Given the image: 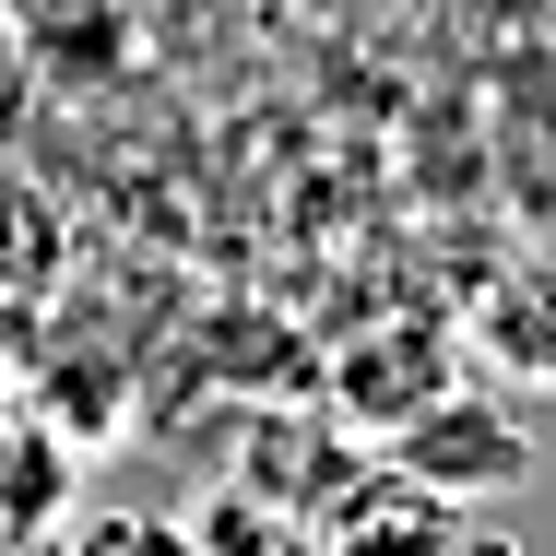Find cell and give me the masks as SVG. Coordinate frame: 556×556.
<instances>
[{
    "instance_id": "2",
    "label": "cell",
    "mask_w": 556,
    "mask_h": 556,
    "mask_svg": "<svg viewBox=\"0 0 556 556\" xmlns=\"http://www.w3.org/2000/svg\"><path fill=\"white\" fill-rule=\"evenodd\" d=\"M462 391V355H450V332H427V320H403V332H367L355 355H332V403L355 415V427H379V439H403L427 403H450Z\"/></svg>"
},
{
    "instance_id": "4",
    "label": "cell",
    "mask_w": 556,
    "mask_h": 556,
    "mask_svg": "<svg viewBox=\"0 0 556 556\" xmlns=\"http://www.w3.org/2000/svg\"><path fill=\"white\" fill-rule=\"evenodd\" d=\"M84 497V450L60 427H0V545H60Z\"/></svg>"
},
{
    "instance_id": "5",
    "label": "cell",
    "mask_w": 556,
    "mask_h": 556,
    "mask_svg": "<svg viewBox=\"0 0 556 556\" xmlns=\"http://www.w3.org/2000/svg\"><path fill=\"white\" fill-rule=\"evenodd\" d=\"M48 285H60V214H48V190L0 178V308H36Z\"/></svg>"
},
{
    "instance_id": "6",
    "label": "cell",
    "mask_w": 556,
    "mask_h": 556,
    "mask_svg": "<svg viewBox=\"0 0 556 556\" xmlns=\"http://www.w3.org/2000/svg\"><path fill=\"white\" fill-rule=\"evenodd\" d=\"M190 545L202 556H296V521H285L261 485H214V497L190 509Z\"/></svg>"
},
{
    "instance_id": "1",
    "label": "cell",
    "mask_w": 556,
    "mask_h": 556,
    "mask_svg": "<svg viewBox=\"0 0 556 556\" xmlns=\"http://www.w3.org/2000/svg\"><path fill=\"white\" fill-rule=\"evenodd\" d=\"M403 485H427V497H450V509H473V497H509V485H533V427L509 415V403H485V391H450V403H427L403 439L379 450Z\"/></svg>"
},
{
    "instance_id": "7",
    "label": "cell",
    "mask_w": 556,
    "mask_h": 556,
    "mask_svg": "<svg viewBox=\"0 0 556 556\" xmlns=\"http://www.w3.org/2000/svg\"><path fill=\"white\" fill-rule=\"evenodd\" d=\"M48 556H202V545H190V521H166V509H84Z\"/></svg>"
},
{
    "instance_id": "8",
    "label": "cell",
    "mask_w": 556,
    "mask_h": 556,
    "mask_svg": "<svg viewBox=\"0 0 556 556\" xmlns=\"http://www.w3.org/2000/svg\"><path fill=\"white\" fill-rule=\"evenodd\" d=\"M24 96H36V84H24V60H12V36H0V142L24 130Z\"/></svg>"
},
{
    "instance_id": "3",
    "label": "cell",
    "mask_w": 556,
    "mask_h": 556,
    "mask_svg": "<svg viewBox=\"0 0 556 556\" xmlns=\"http://www.w3.org/2000/svg\"><path fill=\"white\" fill-rule=\"evenodd\" d=\"M462 509L427 497V485H403L391 462H367L355 485L332 497V556H462Z\"/></svg>"
}]
</instances>
